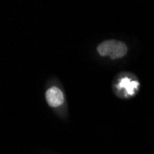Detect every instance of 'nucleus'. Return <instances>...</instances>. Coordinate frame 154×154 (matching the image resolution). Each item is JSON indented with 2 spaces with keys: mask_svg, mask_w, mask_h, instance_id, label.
<instances>
[{
  "mask_svg": "<svg viewBox=\"0 0 154 154\" xmlns=\"http://www.w3.org/2000/svg\"><path fill=\"white\" fill-rule=\"evenodd\" d=\"M97 51L102 57H109L112 59L124 57L128 53V47L118 40H107L97 46Z\"/></svg>",
  "mask_w": 154,
  "mask_h": 154,
  "instance_id": "nucleus-1",
  "label": "nucleus"
},
{
  "mask_svg": "<svg viewBox=\"0 0 154 154\" xmlns=\"http://www.w3.org/2000/svg\"><path fill=\"white\" fill-rule=\"evenodd\" d=\"M45 99H46L47 103L51 107H57L63 104L65 98H64V94L62 91L59 88L54 86L46 91Z\"/></svg>",
  "mask_w": 154,
  "mask_h": 154,
  "instance_id": "nucleus-2",
  "label": "nucleus"
}]
</instances>
